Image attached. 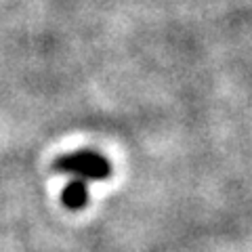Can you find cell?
I'll return each instance as SVG.
<instances>
[{
	"mask_svg": "<svg viewBox=\"0 0 252 252\" xmlns=\"http://www.w3.org/2000/svg\"><path fill=\"white\" fill-rule=\"evenodd\" d=\"M53 168L57 172L74 175L84 181H105L112 175V164L105 156L97 154L94 149H78L74 154L59 156Z\"/></svg>",
	"mask_w": 252,
	"mask_h": 252,
	"instance_id": "6da1fadb",
	"label": "cell"
},
{
	"mask_svg": "<svg viewBox=\"0 0 252 252\" xmlns=\"http://www.w3.org/2000/svg\"><path fill=\"white\" fill-rule=\"evenodd\" d=\"M61 202L67 210H82L89 204V185L84 179H74L61 191Z\"/></svg>",
	"mask_w": 252,
	"mask_h": 252,
	"instance_id": "7a4b0ae2",
	"label": "cell"
}]
</instances>
